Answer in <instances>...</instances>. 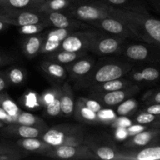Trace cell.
I'll list each match as a JSON object with an SVG mask.
<instances>
[{
	"label": "cell",
	"mask_w": 160,
	"mask_h": 160,
	"mask_svg": "<svg viewBox=\"0 0 160 160\" xmlns=\"http://www.w3.org/2000/svg\"><path fill=\"white\" fill-rule=\"evenodd\" d=\"M24 79L23 72L19 68H13L9 70L8 73V80L12 84H20Z\"/></svg>",
	"instance_id": "d6a6232c"
},
{
	"label": "cell",
	"mask_w": 160,
	"mask_h": 160,
	"mask_svg": "<svg viewBox=\"0 0 160 160\" xmlns=\"http://www.w3.org/2000/svg\"><path fill=\"white\" fill-rule=\"evenodd\" d=\"M55 97H56V96H54L52 94L49 93V92H48V93L45 94V95H44L43 98H42V100H43L44 103H45V105H47V104H48L49 102H51L52 101L53 99H54Z\"/></svg>",
	"instance_id": "7bdbcfd3"
},
{
	"label": "cell",
	"mask_w": 160,
	"mask_h": 160,
	"mask_svg": "<svg viewBox=\"0 0 160 160\" xmlns=\"http://www.w3.org/2000/svg\"><path fill=\"white\" fill-rule=\"evenodd\" d=\"M44 0H0V8L36 12Z\"/></svg>",
	"instance_id": "ba28073f"
},
{
	"label": "cell",
	"mask_w": 160,
	"mask_h": 160,
	"mask_svg": "<svg viewBox=\"0 0 160 160\" xmlns=\"http://www.w3.org/2000/svg\"><path fill=\"white\" fill-rule=\"evenodd\" d=\"M46 112L51 117H56L61 112L60 98L55 97L54 99L46 105Z\"/></svg>",
	"instance_id": "4dcf8cb0"
},
{
	"label": "cell",
	"mask_w": 160,
	"mask_h": 160,
	"mask_svg": "<svg viewBox=\"0 0 160 160\" xmlns=\"http://www.w3.org/2000/svg\"><path fill=\"white\" fill-rule=\"evenodd\" d=\"M80 99L83 102L85 106H87L89 109L95 112H98L102 109V106L99 102L92 99H88L84 98H80Z\"/></svg>",
	"instance_id": "8d00e7d4"
},
{
	"label": "cell",
	"mask_w": 160,
	"mask_h": 160,
	"mask_svg": "<svg viewBox=\"0 0 160 160\" xmlns=\"http://www.w3.org/2000/svg\"><path fill=\"white\" fill-rule=\"evenodd\" d=\"M8 25H9L8 23H5L4 21H2V20H0V31H3V30L6 29V28L8 27Z\"/></svg>",
	"instance_id": "681fc988"
},
{
	"label": "cell",
	"mask_w": 160,
	"mask_h": 160,
	"mask_svg": "<svg viewBox=\"0 0 160 160\" xmlns=\"http://www.w3.org/2000/svg\"><path fill=\"white\" fill-rule=\"evenodd\" d=\"M126 55L128 58L134 60H145L148 56V50L142 45H133L126 50Z\"/></svg>",
	"instance_id": "ac0fdd59"
},
{
	"label": "cell",
	"mask_w": 160,
	"mask_h": 160,
	"mask_svg": "<svg viewBox=\"0 0 160 160\" xmlns=\"http://www.w3.org/2000/svg\"><path fill=\"white\" fill-rule=\"evenodd\" d=\"M44 122L41 119L30 112H20L16 117L15 123L20 125H26V126H39L43 124Z\"/></svg>",
	"instance_id": "44dd1931"
},
{
	"label": "cell",
	"mask_w": 160,
	"mask_h": 160,
	"mask_svg": "<svg viewBox=\"0 0 160 160\" xmlns=\"http://www.w3.org/2000/svg\"><path fill=\"white\" fill-rule=\"evenodd\" d=\"M7 131L13 134H18L20 137L23 138H38L40 136V130L36 127L26 126V125H20L17 123H13L8 127Z\"/></svg>",
	"instance_id": "4fadbf2b"
},
{
	"label": "cell",
	"mask_w": 160,
	"mask_h": 160,
	"mask_svg": "<svg viewBox=\"0 0 160 160\" xmlns=\"http://www.w3.org/2000/svg\"><path fill=\"white\" fill-rule=\"evenodd\" d=\"M73 13L77 18L86 21H95L112 16L110 8L98 4L81 5L73 10Z\"/></svg>",
	"instance_id": "5b68a950"
},
{
	"label": "cell",
	"mask_w": 160,
	"mask_h": 160,
	"mask_svg": "<svg viewBox=\"0 0 160 160\" xmlns=\"http://www.w3.org/2000/svg\"><path fill=\"white\" fill-rule=\"evenodd\" d=\"M138 106L137 102L134 99H128L120 103L117 107V114L120 116H127L132 112Z\"/></svg>",
	"instance_id": "83f0119b"
},
{
	"label": "cell",
	"mask_w": 160,
	"mask_h": 160,
	"mask_svg": "<svg viewBox=\"0 0 160 160\" xmlns=\"http://www.w3.org/2000/svg\"><path fill=\"white\" fill-rule=\"evenodd\" d=\"M152 102L153 103H158V104H160V92L156 93V95H154L152 98Z\"/></svg>",
	"instance_id": "7dc6e473"
},
{
	"label": "cell",
	"mask_w": 160,
	"mask_h": 160,
	"mask_svg": "<svg viewBox=\"0 0 160 160\" xmlns=\"http://www.w3.org/2000/svg\"><path fill=\"white\" fill-rule=\"evenodd\" d=\"M156 1H158V2H160V0H156Z\"/></svg>",
	"instance_id": "db71d44e"
},
{
	"label": "cell",
	"mask_w": 160,
	"mask_h": 160,
	"mask_svg": "<svg viewBox=\"0 0 160 160\" xmlns=\"http://www.w3.org/2000/svg\"><path fill=\"white\" fill-rule=\"evenodd\" d=\"M123 67L117 64H106L98 69L95 74V80L98 83H104L119 79L124 74Z\"/></svg>",
	"instance_id": "52a82bcc"
},
{
	"label": "cell",
	"mask_w": 160,
	"mask_h": 160,
	"mask_svg": "<svg viewBox=\"0 0 160 160\" xmlns=\"http://www.w3.org/2000/svg\"><path fill=\"white\" fill-rule=\"evenodd\" d=\"M124 85L125 84L123 81L118 79H115L102 83V88L106 92H112V91L121 90L124 87Z\"/></svg>",
	"instance_id": "1f68e13d"
},
{
	"label": "cell",
	"mask_w": 160,
	"mask_h": 160,
	"mask_svg": "<svg viewBox=\"0 0 160 160\" xmlns=\"http://www.w3.org/2000/svg\"><path fill=\"white\" fill-rule=\"evenodd\" d=\"M77 114L81 120L88 122H95L98 121V115L97 112H93L92 110L89 109L83 103V102L81 99H78V103L76 106Z\"/></svg>",
	"instance_id": "d6986e66"
},
{
	"label": "cell",
	"mask_w": 160,
	"mask_h": 160,
	"mask_svg": "<svg viewBox=\"0 0 160 160\" xmlns=\"http://www.w3.org/2000/svg\"><path fill=\"white\" fill-rule=\"evenodd\" d=\"M160 131H143L135 134L131 140V143L136 146H145L149 144L156 136L159 134Z\"/></svg>",
	"instance_id": "e0dca14e"
},
{
	"label": "cell",
	"mask_w": 160,
	"mask_h": 160,
	"mask_svg": "<svg viewBox=\"0 0 160 160\" xmlns=\"http://www.w3.org/2000/svg\"><path fill=\"white\" fill-rule=\"evenodd\" d=\"M81 128L71 126H58L48 129L42 135V140L52 148L61 145H80L83 142Z\"/></svg>",
	"instance_id": "7a4b0ae2"
},
{
	"label": "cell",
	"mask_w": 160,
	"mask_h": 160,
	"mask_svg": "<svg viewBox=\"0 0 160 160\" xmlns=\"http://www.w3.org/2000/svg\"><path fill=\"white\" fill-rule=\"evenodd\" d=\"M7 87V81L4 77L0 75V92Z\"/></svg>",
	"instance_id": "ee69618b"
},
{
	"label": "cell",
	"mask_w": 160,
	"mask_h": 160,
	"mask_svg": "<svg viewBox=\"0 0 160 160\" xmlns=\"http://www.w3.org/2000/svg\"><path fill=\"white\" fill-rule=\"evenodd\" d=\"M71 32L72 30L68 29V28H56V29L48 32V34H47L46 39L62 42V41L65 38H67L69 34H71Z\"/></svg>",
	"instance_id": "484cf974"
},
{
	"label": "cell",
	"mask_w": 160,
	"mask_h": 160,
	"mask_svg": "<svg viewBox=\"0 0 160 160\" xmlns=\"http://www.w3.org/2000/svg\"><path fill=\"white\" fill-rule=\"evenodd\" d=\"M126 129L128 133V136H134L135 135V134H138V133L146 130L147 128L144 126V125L138 123V124L136 125H130V126L128 127Z\"/></svg>",
	"instance_id": "f35d334b"
},
{
	"label": "cell",
	"mask_w": 160,
	"mask_h": 160,
	"mask_svg": "<svg viewBox=\"0 0 160 160\" xmlns=\"http://www.w3.org/2000/svg\"><path fill=\"white\" fill-rule=\"evenodd\" d=\"M141 73H142V80L146 81H155L157 80L159 77V70L152 67L145 68L142 71H141Z\"/></svg>",
	"instance_id": "836d02e7"
},
{
	"label": "cell",
	"mask_w": 160,
	"mask_h": 160,
	"mask_svg": "<svg viewBox=\"0 0 160 160\" xmlns=\"http://www.w3.org/2000/svg\"><path fill=\"white\" fill-rule=\"evenodd\" d=\"M46 24L45 23H32V24H27L23 26L20 27L19 31L22 34H26V35H32L36 34L42 31L45 28Z\"/></svg>",
	"instance_id": "f1b7e54d"
},
{
	"label": "cell",
	"mask_w": 160,
	"mask_h": 160,
	"mask_svg": "<svg viewBox=\"0 0 160 160\" xmlns=\"http://www.w3.org/2000/svg\"><path fill=\"white\" fill-rule=\"evenodd\" d=\"M130 29L145 42L160 45V20L136 12H125Z\"/></svg>",
	"instance_id": "6da1fadb"
},
{
	"label": "cell",
	"mask_w": 160,
	"mask_h": 160,
	"mask_svg": "<svg viewBox=\"0 0 160 160\" xmlns=\"http://www.w3.org/2000/svg\"><path fill=\"white\" fill-rule=\"evenodd\" d=\"M156 124L157 125L158 127H160V119H159V121H157V122H156Z\"/></svg>",
	"instance_id": "816d5d0a"
},
{
	"label": "cell",
	"mask_w": 160,
	"mask_h": 160,
	"mask_svg": "<svg viewBox=\"0 0 160 160\" xmlns=\"http://www.w3.org/2000/svg\"><path fill=\"white\" fill-rule=\"evenodd\" d=\"M46 16L50 23L56 28H68L73 30V28L78 24L60 12H46Z\"/></svg>",
	"instance_id": "7c38bea8"
},
{
	"label": "cell",
	"mask_w": 160,
	"mask_h": 160,
	"mask_svg": "<svg viewBox=\"0 0 160 160\" xmlns=\"http://www.w3.org/2000/svg\"><path fill=\"white\" fill-rule=\"evenodd\" d=\"M43 42V38L41 36L34 35L28 38L23 44V47L25 55L28 57L36 56L38 53L40 52Z\"/></svg>",
	"instance_id": "9a60e30c"
},
{
	"label": "cell",
	"mask_w": 160,
	"mask_h": 160,
	"mask_svg": "<svg viewBox=\"0 0 160 160\" xmlns=\"http://www.w3.org/2000/svg\"><path fill=\"white\" fill-rule=\"evenodd\" d=\"M19 146L22 147L23 149L30 152H49L52 147L45 143L43 140L41 141L37 138H23L17 142Z\"/></svg>",
	"instance_id": "30bf717a"
},
{
	"label": "cell",
	"mask_w": 160,
	"mask_h": 160,
	"mask_svg": "<svg viewBox=\"0 0 160 160\" xmlns=\"http://www.w3.org/2000/svg\"><path fill=\"white\" fill-rule=\"evenodd\" d=\"M48 155L50 156L59 159H84V158L93 157L92 153L85 147L80 145H61L54 147L49 152Z\"/></svg>",
	"instance_id": "8992f818"
},
{
	"label": "cell",
	"mask_w": 160,
	"mask_h": 160,
	"mask_svg": "<svg viewBox=\"0 0 160 160\" xmlns=\"http://www.w3.org/2000/svg\"><path fill=\"white\" fill-rule=\"evenodd\" d=\"M132 159L137 160H160V145L144 148L136 153Z\"/></svg>",
	"instance_id": "ffe728a7"
},
{
	"label": "cell",
	"mask_w": 160,
	"mask_h": 160,
	"mask_svg": "<svg viewBox=\"0 0 160 160\" xmlns=\"http://www.w3.org/2000/svg\"><path fill=\"white\" fill-rule=\"evenodd\" d=\"M42 68L47 73L54 78L62 79L65 77V70L61 65L55 62H45L42 64Z\"/></svg>",
	"instance_id": "cb8c5ba5"
},
{
	"label": "cell",
	"mask_w": 160,
	"mask_h": 160,
	"mask_svg": "<svg viewBox=\"0 0 160 160\" xmlns=\"http://www.w3.org/2000/svg\"><path fill=\"white\" fill-rule=\"evenodd\" d=\"M146 112L153 115H160V104L155 103L154 105L148 106L146 109Z\"/></svg>",
	"instance_id": "b9f144b4"
},
{
	"label": "cell",
	"mask_w": 160,
	"mask_h": 160,
	"mask_svg": "<svg viewBox=\"0 0 160 160\" xmlns=\"http://www.w3.org/2000/svg\"><path fill=\"white\" fill-rule=\"evenodd\" d=\"M4 61L5 60H4V58H3V56L0 55V66H1L3 62H4Z\"/></svg>",
	"instance_id": "f907efd6"
},
{
	"label": "cell",
	"mask_w": 160,
	"mask_h": 160,
	"mask_svg": "<svg viewBox=\"0 0 160 160\" xmlns=\"http://www.w3.org/2000/svg\"><path fill=\"white\" fill-rule=\"evenodd\" d=\"M134 79L135 80V81H143V80H142V73H141V72H137V73H134Z\"/></svg>",
	"instance_id": "c3c4849f"
},
{
	"label": "cell",
	"mask_w": 160,
	"mask_h": 160,
	"mask_svg": "<svg viewBox=\"0 0 160 160\" xmlns=\"http://www.w3.org/2000/svg\"><path fill=\"white\" fill-rule=\"evenodd\" d=\"M95 154L99 159L103 160H111L117 159V153L112 148L108 146H102L96 149Z\"/></svg>",
	"instance_id": "f546056e"
},
{
	"label": "cell",
	"mask_w": 160,
	"mask_h": 160,
	"mask_svg": "<svg viewBox=\"0 0 160 160\" xmlns=\"http://www.w3.org/2000/svg\"><path fill=\"white\" fill-rule=\"evenodd\" d=\"M128 136V133L127 129L124 128H117V131H116V137L117 139L123 140L125 139Z\"/></svg>",
	"instance_id": "60d3db41"
},
{
	"label": "cell",
	"mask_w": 160,
	"mask_h": 160,
	"mask_svg": "<svg viewBox=\"0 0 160 160\" xmlns=\"http://www.w3.org/2000/svg\"><path fill=\"white\" fill-rule=\"evenodd\" d=\"M70 4V0H44L43 2L38 7L36 12H59L68 7Z\"/></svg>",
	"instance_id": "5bb4252c"
},
{
	"label": "cell",
	"mask_w": 160,
	"mask_h": 160,
	"mask_svg": "<svg viewBox=\"0 0 160 160\" xmlns=\"http://www.w3.org/2000/svg\"><path fill=\"white\" fill-rule=\"evenodd\" d=\"M111 4L116 5V6H120V5H123L127 2L128 0H107Z\"/></svg>",
	"instance_id": "f6af8a7d"
},
{
	"label": "cell",
	"mask_w": 160,
	"mask_h": 160,
	"mask_svg": "<svg viewBox=\"0 0 160 160\" xmlns=\"http://www.w3.org/2000/svg\"><path fill=\"white\" fill-rule=\"evenodd\" d=\"M0 107L12 117H17L20 113V109L12 100L5 95H0Z\"/></svg>",
	"instance_id": "7402d4cb"
},
{
	"label": "cell",
	"mask_w": 160,
	"mask_h": 160,
	"mask_svg": "<svg viewBox=\"0 0 160 160\" xmlns=\"http://www.w3.org/2000/svg\"><path fill=\"white\" fill-rule=\"evenodd\" d=\"M116 124L117 125V128H127L128 127H129L130 125H131V121L130 120H128V118L121 117V118L118 119V120L116 121Z\"/></svg>",
	"instance_id": "ab89813d"
},
{
	"label": "cell",
	"mask_w": 160,
	"mask_h": 160,
	"mask_svg": "<svg viewBox=\"0 0 160 160\" xmlns=\"http://www.w3.org/2000/svg\"><path fill=\"white\" fill-rule=\"evenodd\" d=\"M0 20L8 24L21 27L32 23H45V17L38 12L0 8Z\"/></svg>",
	"instance_id": "3957f363"
},
{
	"label": "cell",
	"mask_w": 160,
	"mask_h": 160,
	"mask_svg": "<svg viewBox=\"0 0 160 160\" xmlns=\"http://www.w3.org/2000/svg\"><path fill=\"white\" fill-rule=\"evenodd\" d=\"M0 153H9V154H14L13 151L10 148H6V147L0 146Z\"/></svg>",
	"instance_id": "bcb514c9"
},
{
	"label": "cell",
	"mask_w": 160,
	"mask_h": 160,
	"mask_svg": "<svg viewBox=\"0 0 160 160\" xmlns=\"http://www.w3.org/2000/svg\"><path fill=\"white\" fill-rule=\"evenodd\" d=\"M61 42H55V41L47 40L45 39V42H43L42 48L40 50L41 53H50L53 52L58 48H60Z\"/></svg>",
	"instance_id": "e575fe53"
},
{
	"label": "cell",
	"mask_w": 160,
	"mask_h": 160,
	"mask_svg": "<svg viewBox=\"0 0 160 160\" xmlns=\"http://www.w3.org/2000/svg\"><path fill=\"white\" fill-rule=\"evenodd\" d=\"M4 122H2V121H1V120H0V128H1V127H2L3 125H4Z\"/></svg>",
	"instance_id": "f5cc1de1"
},
{
	"label": "cell",
	"mask_w": 160,
	"mask_h": 160,
	"mask_svg": "<svg viewBox=\"0 0 160 160\" xmlns=\"http://www.w3.org/2000/svg\"><path fill=\"white\" fill-rule=\"evenodd\" d=\"M126 95V92L123 90L112 91L103 95L102 100L108 106H116L124 101Z\"/></svg>",
	"instance_id": "603a6c76"
},
{
	"label": "cell",
	"mask_w": 160,
	"mask_h": 160,
	"mask_svg": "<svg viewBox=\"0 0 160 160\" xmlns=\"http://www.w3.org/2000/svg\"><path fill=\"white\" fill-rule=\"evenodd\" d=\"M93 25L99 27L105 31L113 34H122L126 32L127 28L124 23L112 17L102 19V20L91 21Z\"/></svg>",
	"instance_id": "9c48e42d"
},
{
	"label": "cell",
	"mask_w": 160,
	"mask_h": 160,
	"mask_svg": "<svg viewBox=\"0 0 160 160\" xmlns=\"http://www.w3.org/2000/svg\"><path fill=\"white\" fill-rule=\"evenodd\" d=\"M120 42L118 39L113 38H105L98 42H96L95 40L92 45V48H95L97 52L107 55L117 51V49L120 48Z\"/></svg>",
	"instance_id": "8fae6325"
},
{
	"label": "cell",
	"mask_w": 160,
	"mask_h": 160,
	"mask_svg": "<svg viewBox=\"0 0 160 160\" xmlns=\"http://www.w3.org/2000/svg\"><path fill=\"white\" fill-rule=\"evenodd\" d=\"M156 115H153V114L149 113V112H142V113L139 114L137 117L136 121L139 124H148V123H150L156 120Z\"/></svg>",
	"instance_id": "d590c367"
},
{
	"label": "cell",
	"mask_w": 160,
	"mask_h": 160,
	"mask_svg": "<svg viewBox=\"0 0 160 160\" xmlns=\"http://www.w3.org/2000/svg\"><path fill=\"white\" fill-rule=\"evenodd\" d=\"M92 67V62L87 59H82L76 63L71 67V71L76 75H84L88 73Z\"/></svg>",
	"instance_id": "d4e9b609"
},
{
	"label": "cell",
	"mask_w": 160,
	"mask_h": 160,
	"mask_svg": "<svg viewBox=\"0 0 160 160\" xmlns=\"http://www.w3.org/2000/svg\"><path fill=\"white\" fill-rule=\"evenodd\" d=\"M95 41V35L91 32H78L70 34L61 42L60 48L65 51L83 52L92 48Z\"/></svg>",
	"instance_id": "277c9868"
},
{
	"label": "cell",
	"mask_w": 160,
	"mask_h": 160,
	"mask_svg": "<svg viewBox=\"0 0 160 160\" xmlns=\"http://www.w3.org/2000/svg\"><path fill=\"white\" fill-rule=\"evenodd\" d=\"M59 98L61 103V112L66 116L71 115L74 109V102L68 86H64L63 92H62Z\"/></svg>",
	"instance_id": "2e32d148"
},
{
	"label": "cell",
	"mask_w": 160,
	"mask_h": 160,
	"mask_svg": "<svg viewBox=\"0 0 160 160\" xmlns=\"http://www.w3.org/2000/svg\"><path fill=\"white\" fill-rule=\"evenodd\" d=\"M81 54H83V52H73L62 50L54 55V59L61 63H68L74 61L78 56H81Z\"/></svg>",
	"instance_id": "4316f807"
},
{
	"label": "cell",
	"mask_w": 160,
	"mask_h": 160,
	"mask_svg": "<svg viewBox=\"0 0 160 160\" xmlns=\"http://www.w3.org/2000/svg\"><path fill=\"white\" fill-rule=\"evenodd\" d=\"M97 115H98V120H103V121H109L115 118V115L112 111L109 109H103V110L101 109L99 112H97Z\"/></svg>",
	"instance_id": "74e56055"
}]
</instances>
